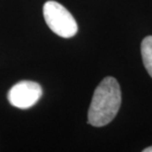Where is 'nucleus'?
Wrapping results in <instances>:
<instances>
[{
    "instance_id": "7ed1b4c3",
    "label": "nucleus",
    "mask_w": 152,
    "mask_h": 152,
    "mask_svg": "<svg viewBox=\"0 0 152 152\" xmlns=\"http://www.w3.org/2000/svg\"><path fill=\"white\" fill-rule=\"evenodd\" d=\"M42 95L41 85L34 81H21L8 92V101L13 107L29 109L37 103Z\"/></svg>"
},
{
    "instance_id": "f257e3e1",
    "label": "nucleus",
    "mask_w": 152,
    "mask_h": 152,
    "mask_svg": "<svg viewBox=\"0 0 152 152\" xmlns=\"http://www.w3.org/2000/svg\"><path fill=\"white\" fill-rule=\"evenodd\" d=\"M121 103V88L114 77H106L94 91L88 111V123L93 126H104L117 115Z\"/></svg>"
},
{
    "instance_id": "f03ea898",
    "label": "nucleus",
    "mask_w": 152,
    "mask_h": 152,
    "mask_svg": "<svg viewBox=\"0 0 152 152\" xmlns=\"http://www.w3.org/2000/svg\"><path fill=\"white\" fill-rule=\"evenodd\" d=\"M44 17L47 25L54 34L61 38H72L78 31V26L71 13L56 1L45 3Z\"/></svg>"
},
{
    "instance_id": "39448f33",
    "label": "nucleus",
    "mask_w": 152,
    "mask_h": 152,
    "mask_svg": "<svg viewBox=\"0 0 152 152\" xmlns=\"http://www.w3.org/2000/svg\"><path fill=\"white\" fill-rule=\"evenodd\" d=\"M144 152H152V146L150 147H147V148H145V149L143 150Z\"/></svg>"
},
{
    "instance_id": "20e7f679",
    "label": "nucleus",
    "mask_w": 152,
    "mask_h": 152,
    "mask_svg": "<svg viewBox=\"0 0 152 152\" xmlns=\"http://www.w3.org/2000/svg\"><path fill=\"white\" fill-rule=\"evenodd\" d=\"M141 56L145 68L152 77V36H148L142 41Z\"/></svg>"
}]
</instances>
